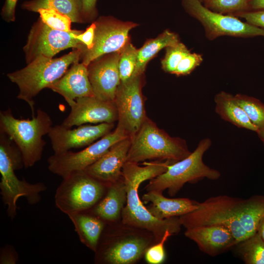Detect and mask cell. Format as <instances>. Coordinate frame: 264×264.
Wrapping results in <instances>:
<instances>
[{"label": "cell", "instance_id": "obj_1", "mask_svg": "<svg viewBox=\"0 0 264 264\" xmlns=\"http://www.w3.org/2000/svg\"><path fill=\"white\" fill-rule=\"evenodd\" d=\"M170 161L154 160L138 163L126 161L123 166L122 176L127 190V202L122 211L121 221L126 224L151 232L156 242H160L166 232L173 235L178 234L182 226L179 217L159 220L153 216L140 200L138 188L140 184L165 172L172 164Z\"/></svg>", "mask_w": 264, "mask_h": 264}, {"label": "cell", "instance_id": "obj_2", "mask_svg": "<svg viewBox=\"0 0 264 264\" xmlns=\"http://www.w3.org/2000/svg\"><path fill=\"white\" fill-rule=\"evenodd\" d=\"M156 243L150 231L123 223H107L95 252L94 262L100 264H133Z\"/></svg>", "mask_w": 264, "mask_h": 264}, {"label": "cell", "instance_id": "obj_3", "mask_svg": "<svg viewBox=\"0 0 264 264\" xmlns=\"http://www.w3.org/2000/svg\"><path fill=\"white\" fill-rule=\"evenodd\" d=\"M84 49L74 48L57 58L39 56L23 68L8 73L9 80L19 89L17 98L27 103L35 115L34 98L44 88H48L67 70L68 66L80 60Z\"/></svg>", "mask_w": 264, "mask_h": 264}, {"label": "cell", "instance_id": "obj_4", "mask_svg": "<svg viewBox=\"0 0 264 264\" xmlns=\"http://www.w3.org/2000/svg\"><path fill=\"white\" fill-rule=\"evenodd\" d=\"M23 166L20 150L6 134L0 132V193L12 220L17 215V202L20 197L25 198L29 204H35L41 200V193L47 189L43 183H30L19 179L15 171Z\"/></svg>", "mask_w": 264, "mask_h": 264}, {"label": "cell", "instance_id": "obj_5", "mask_svg": "<svg viewBox=\"0 0 264 264\" xmlns=\"http://www.w3.org/2000/svg\"><path fill=\"white\" fill-rule=\"evenodd\" d=\"M31 119H17L10 109L0 112V132L15 144L22 155L24 167L34 166L42 158L46 144L43 136L47 134L52 121L50 116L39 109Z\"/></svg>", "mask_w": 264, "mask_h": 264}, {"label": "cell", "instance_id": "obj_6", "mask_svg": "<svg viewBox=\"0 0 264 264\" xmlns=\"http://www.w3.org/2000/svg\"><path fill=\"white\" fill-rule=\"evenodd\" d=\"M131 138L127 161L138 163L155 160L175 163L192 153L184 139L171 137L148 117Z\"/></svg>", "mask_w": 264, "mask_h": 264}, {"label": "cell", "instance_id": "obj_7", "mask_svg": "<svg viewBox=\"0 0 264 264\" xmlns=\"http://www.w3.org/2000/svg\"><path fill=\"white\" fill-rule=\"evenodd\" d=\"M211 144L209 138L201 140L196 149L187 157L170 165L165 172L150 179L145 187L146 190L163 192L167 189L168 194L173 197L186 183H196L205 178L212 180L218 179L220 172L203 161V154Z\"/></svg>", "mask_w": 264, "mask_h": 264}, {"label": "cell", "instance_id": "obj_8", "mask_svg": "<svg viewBox=\"0 0 264 264\" xmlns=\"http://www.w3.org/2000/svg\"><path fill=\"white\" fill-rule=\"evenodd\" d=\"M109 185L84 171L73 172L63 178L55 194V204L69 215L88 210L104 196Z\"/></svg>", "mask_w": 264, "mask_h": 264}, {"label": "cell", "instance_id": "obj_9", "mask_svg": "<svg viewBox=\"0 0 264 264\" xmlns=\"http://www.w3.org/2000/svg\"><path fill=\"white\" fill-rule=\"evenodd\" d=\"M242 200L226 195L210 198L198 202L195 210L179 217L181 225L186 229L201 225L223 226L231 231L238 244L248 238L238 216Z\"/></svg>", "mask_w": 264, "mask_h": 264}, {"label": "cell", "instance_id": "obj_10", "mask_svg": "<svg viewBox=\"0 0 264 264\" xmlns=\"http://www.w3.org/2000/svg\"><path fill=\"white\" fill-rule=\"evenodd\" d=\"M130 137L119 125L110 133L79 152L68 151L54 154L47 159L48 169L63 178L70 174L83 171L94 163L118 142Z\"/></svg>", "mask_w": 264, "mask_h": 264}, {"label": "cell", "instance_id": "obj_11", "mask_svg": "<svg viewBox=\"0 0 264 264\" xmlns=\"http://www.w3.org/2000/svg\"><path fill=\"white\" fill-rule=\"evenodd\" d=\"M77 31L54 29L39 17L31 26L23 47L26 64L39 56L52 58L61 51L69 48L86 49V46L73 36Z\"/></svg>", "mask_w": 264, "mask_h": 264}, {"label": "cell", "instance_id": "obj_12", "mask_svg": "<svg viewBox=\"0 0 264 264\" xmlns=\"http://www.w3.org/2000/svg\"><path fill=\"white\" fill-rule=\"evenodd\" d=\"M94 22L96 27L93 46L89 49H85L80 58L82 63L86 66L104 55L120 53L130 43V31L137 25L110 16L100 17Z\"/></svg>", "mask_w": 264, "mask_h": 264}, {"label": "cell", "instance_id": "obj_13", "mask_svg": "<svg viewBox=\"0 0 264 264\" xmlns=\"http://www.w3.org/2000/svg\"><path fill=\"white\" fill-rule=\"evenodd\" d=\"M186 9L200 21L211 38L222 35L249 37L264 36V29L242 22L230 16L214 12L204 6L199 0H183Z\"/></svg>", "mask_w": 264, "mask_h": 264}, {"label": "cell", "instance_id": "obj_14", "mask_svg": "<svg viewBox=\"0 0 264 264\" xmlns=\"http://www.w3.org/2000/svg\"><path fill=\"white\" fill-rule=\"evenodd\" d=\"M142 76H132L121 82L114 100L118 115L117 125L123 128L130 137L138 131L148 117L141 92Z\"/></svg>", "mask_w": 264, "mask_h": 264}, {"label": "cell", "instance_id": "obj_15", "mask_svg": "<svg viewBox=\"0 0 264 264\" xmlns=\"http://www.w3.org/2000/svg\"><path fill=\"white\" fill-rule=\"evenodd\" d=\"M114 123L85 125L72 129L62 124L52 126L47 134L54 154L88 146L111 132Z\"/></svg>", "mask_w": 264, "mask_h": 264}, {"label": "cell", "instance_id": "obj_16", "mask_svg": "<svg viewBox=\"0 0 264 264\" xmlns=\"http://www.w3.org/2000/svg\"><path fill=\"white\" fill-rule=\"evenodd\" d=\"M120 53L102 56L87 66L88 78L94 95L103 101L113 102L121 83L119 61Z\"/></svg>", "mask_w": 264, "mask_h": 264}, {"label": "cell", "instance_id": "obj_17", "mask_svg": "<svg viewBox=\"0 0 264 264\" xmlns=\"http://www.w3.org/2000/svg\"><path fill=\"white\" fill-rule=\"evenodd\" d=\"M70 108L69 114L61 124L68 128L87 123H114L118 119L114 101H103L95 96L78 98Z\"/></svg>", "mask_w": 264, "mask_h": 264}, {"label": "cell", "instance_id": "obj_18", "mask_svg": "<svg viewBox=\"0 0 264 264\" xmlns=\"http://www.w3.org/2000/svg\"><path fill=\"white\" fill-rule=\"evenodd\" d=\"M131 143L130 136L118 142L98 160L83 171L108 185L117 181L122 176V168L127 161Z\"/></svg>", "mask_w": 264, "mask_h": 264}, {"label": "cell", "instance_id": "obj_19", "mask_svg": "<svg viewBox=\"0 0 264 264\" xmlns=\"http://www.w3.org/2000/svg\"><path fill=\"white\" fill-rule=\"evenodd\" d=\"M185 236L204 253L215 256L237 245L231 231L220 225L198 226L186 229Z\"/></svg>", "mask_w": 264, "mask_h": 264}, {"label": "cell", "instance_id": "obj_20", "mask_svg": "<svg viewBox=\"0 0 264 264\" xmlns=\"http://www.w3.org/2000/svg\"><path fill=\"white\" fill-rule=\"evenodd\" d=\"M48 88L62 96L70 107L78 98L94 96L87 66L79 61L74 62L63 76Z\"/></svg>", "mask_w": 264, "mask_h": 264}, {"label": "cell", "instance_id": "obj_21", "mask_svg": "<svg viewBox=\"0 0 264 264\" xmlns=\"http://www.w3.org/2000/svg\"><path fill=\"white\" fill-rule=\"evenodd\" d=\"M163 192L156 191L147 192L142 197L145 203L150 202L146 207L156 218L164 220L179 217L198 208V202L188 198H170L165 197Z\"/></svg>", "mask_w": 264, "mask_h": 264}, {"label": "cell", "instance_id": "obj_22", "mask_svg": "<svg viewBox=\"0 0 264 264\" xmlns=\"http://www.w3.org/2000/svg\"><path fill=\"white\" fill-rule=\"evenodd\" d=\"M127 202V190L122 176L109 185L103 198L88 210L107 223L121 220L122 211Z\"/></svg>", "mask_w": 264, "mask_h": 264}, {"label": "cell", "instance_id": "obj_23", "mask_svg": "<svg viewBox=\"0 0 264 264\" xmlns=\"http://www.w3.org/2000/svg\"><path fill=\"white\" fill-rule=\"evenodd\" d=\"M80 242L95 252L107 223L89 210L67 216Z\"/></svg>", "mask_w": 264, "mask_h": 264}, {"label": "cell", "instance_id": "obj_24", "mask_svg": "<svg viewBox=\"0 0 264 264\" xmlns=\"http://www.w3.org/2000/svg\"><path fill=\"white\" fill-rule=\"evenodd\" d=\"M214 101L215 111L221 119L239 128L257 132L258 128L250 121L234 96L221 91L216 95Z\"/></svg>", "mask_w": 264, "mask_h": 264}, {"label": "cell", "instance_id": "obj_25", "mask_svg": "<svg viewBox=\"0 0 264 264\" xmlns=\"http://www.w3.org/2000/svg\"><path fill=\"white\" fill-rule=\"evenodd\" d=\"M21 7L34 12L41 9H53L69 17L73 22H84L82 0H30L23 2Z\"/></svg>", "mask_w": 264, "mask_h": 264}, {"label": "cell", "instance_id": "obj_26", "mask_svg": "<svg viewBox=\"0 0 264 264\" xmlns=\"http://www.w3.org/2000/svg\"><path fill=\"white\" fill-rule=\"evenodd\" d=\"M179 43L177 35L167 30L156 38L147 41L138 49L136 64L132 76L142 75L147 63L160 50Z\"/></svg>", "mask_w": 264, "mask_h": 264}, {"label": "cell", "instance_id": "obj_27", "mask_svg": "<svg viewBox=\"0 0 264 264\" xmlns=\"http://www.w3.org/2000/svg\"><path fill=\"white\" fill-rule=\"evenodd\" d=\"M264 215V196H254L248 199H242L239 207L238 216L248 237L257 232Z\"/></svg>", "mask_w": 264, "mask_h": 264}, {"label": "cell", "instance_id": "obj_28", "mask_svg": "<svg viewBox=\"0 0 264 264\" xmlns=\"http://www.w3.org/2000/svg\"><path fill=\"white\" fill-rule=\"evenodd\" d=\"M237 250L246 264H264V240L258 233L240 242Z\"/></svg>", "mask_w": 264, "mask_h": 264}, {"label": "cell", "instance_id": "obj_29", "mask_svg": "<svg viewBox=\"0 0 264 264\" xmlns=\"http://www.w3.org/2000/svg\"><path fill=\"white\" fill-rule=\"evenodd\" d=\"M234 98L258 130L264 128V104L254 97L243 94H237Z\"/></svg>", "mask_w": 264, "mask_h": 264}, {"label": "cell", "instance_id": "obj_30", "mask_svg": "<svg viewBox=\"0 0 264 264\" xmlns=\"http://www.w3.org/2000/svg\"><path fill=\"white\" fill-rule=\"evenodd\" d=\"M137 51L129 43L120 52L119 71L121 82H126L132 77L136 64Z\"/></svg>", "mask_w": 264, "mask_h": 264}, {"label": "cell", "instance_id": "obj_31", "mask_svg": "<svg viewBox=\"0 0 264 264\" xmlns=\"http://www.w3.org/2000/svg\"><path fill=\"white\" fill-rule=\"evenodd\" d=\"M38 13L44 23L56 30L70 32L72 21L68 16L53 9H41Z\"/></svg>", "mask_w": 264, "mask_h": 264}, {"label": "cell", "instance_id": "obj_32", "mask_svg": "<svg viewBox=\"0 0 264 264\" xmlns=\"http://www.w3.org/2000/svg\"><path fill=\"white\" fill-rule=\"evenodd\" d=\"M165 48L166 54L161 62L162 67L165 72L174 74L179 63L190 51L180 42Z\"/></svg>", "mask_w": 264, "mask_h": 264}, {"label": "cell", "instance_id": "obj_33", "mask_svg": "<svg viewBox=\"0 0 264 264\" xmlns=\"http://www.w3.org/2000/svg\"><path fill=\"white\" fill-rule=\"evenodd\" d=\"M173 235L169 231L166 232L162 240L151 246L146 251L144 258L146 262L149 264H160L166 259L164 244L168 238Z\"/></svg>", "mask_w": 264, "mask_h": 264}, {"label": "cell", "instance_id": "obj_34", "mask_svg": "<svg viewBox=\"0 0 264 264\" xmlns=\"http://www.w3.org/2000/svg\"><path fill=\"white\" fill-rule=\"evenodd\" d=\"M249 0H208V5L220 13L234 11L244 8Z\"/></svg>", "mask_w": 264, "mask_h": 264}, {"label": "cell", "instance_id": "obj_35", "mask_svg": "<svg viewBox=\"0 0 264 264\" xmlns=\"http://www.w3.org/2000/svg\"><path fill=\"white\" fill-rule=\"evenodd\" d=\"M202 61L200 55L190 52L187 53L177 65L174 74L177 75H186L190 74Z\"/></svg>", "mask_w": 264, "mask_h": 264}, {"label": "cell", "instance_id": "obj_36", "mask_svg": "<svg viewBox=\"0 0 264 264\" xmlns=\"http://www.w3.org/2000/svg\"><path fill=\"white\" fill-rule=\"evenodd\" d=\"M95 27V23L93 22L84 32L77 30L73 34L76 39L86 46L87 49H90L93 46Z\"/></svg>", "mask_w": 264, "mask_h": 264}, {"label": "cell", "instance_id": "obj_37", "mask_svg": "<svg viewBox=\"0 0 264 264\" xmlns=\"http://www.w3.org/2000/svg\"><path fill=\"white\" fill-rule=\"evenodd\" d=\"M239 15L248 23L264 29V9L244 12Z\"/></svg>", "mask_w": 264, "mask_h": 264}, {"label": "cell", "instance_id": "obj_38", "mask_svg": "<svg viewBox=\"0 0 264 264\" xmlns=\"http://www.w3.org/2000/svg\"><path fill=\"white\" fill-rule=\"evenodd\" d=\"M82 0V17L84 22L93 20L97 15V0Z\"/></svg>", "mask_w": 264, "mask_h": 264}, {"label": "cell", "instance_id": "obj_39", "mask_svg": "<svg viewBox=\"0 0 264 264\" xmlns=\"http://www.w3.org/2000/svg\"><path fill=\"white\" fill-rule=\"evenodd\" d=\"M18 0H5L1 9V16L7 22H15V10Z\"/></svg>", "mask_w": 264, "mask_h": 264}, {"label": "cell", "instance_id": "obj_40", "mask_svg": "<svg viewBox=\"0 0 264 264\" xmlns=\"http://www.w3.org/2000/svg\"><path fill=\"white\" fill-rule=\"evenodd\" d=\"M0 264H15L18 260V255L14 248L10 245L5 246L0 250Z\"/></svg>", "mask_w": 264, "mask_h": 264}, {"label": "cell", "instance_id": "obj_41", "mask_svg": "<svg viewBox=\"0 0 264 264\" xmlns=\"http://www.w3.org/2000/svg\"><path fill=\"white\" fill-rule=\"evenodd\" d=\"M248 5L254 10L264 9V0H249Z\"/></svg>", "mask_w": 264, "mask_h": 264}, {"label": "cell", "instance_id": "obj_42", "mask_svg": "<svg viewBox=\"0 0 264 264\" xmlns=\"http://www.w3.org/2000/svg\"><path fill=\"white\" fill-rule=\"evenodd\" d=\"M257 233H258L264 240V215L262 217L258 228Z\"/></svg>", "mask_w": 264, "mask_h": 264}, {"label": "cell", "instance_id": "obj_43", "mask_svg": "<svg viewBox=\"0 0 264 264\" xmlns=\"http://www.w3.org/2000/svg\"><path fill=\"white\" fill-rule=\"evenodd\" d=\"M257 133L258 137L263 143L264 145V128L259 129Z\"/></svg>", "mask_w": 264, "mask_h": 264}, {"label": "cell", "instance_id": "obj_44", "mask_svg": "<svg viewBox=\"0 0 264 264\" xmlns=\"http://www.w3.org/2000/svg\"><path fill=\"white\" fill-rule=\"evenodd\" d=\"M200 1L201 0H199Z\"/></svg>", "mask_w": 264, "mask_h": 264}]
</instances>
